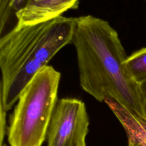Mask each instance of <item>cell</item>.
<instances>
[{"instance_id": "obj_1", "label": "cell", "mask_w": 146, "mask_h": 146, "mask_svg": "<svg viewBox=\"0 0 146 146\" xmlns=\"http://www.w3.org/2000/svg\"><path fill=\"white\" fill-rule=\"evenodd\" d=\"M72 43L83 90L99 102L113 100L144 119L140 84L125 64L128 56L110 23L90 15L75 18Z\"/></svg>"}, {"instance_id": "obj_5", "label": "cell", "mask_w": 146, "mask_h": 146, "mask_svg": "<svg viewBox=\"0 0 146 146\" xmlns=\"http://www.w3.org/2000/svg\"><path fill=\"white\" fill-rule=\"evenodd\" d=\"M79 0H27L18 11L16 26L33 25L58 18L68 10L78 7Z\"/></svg>"}, {"instance_id": "obj_11", "label": "cell", "mask_w": 146, "mask_h": 146, "mask_svg": "<svg viewBox=\"0 0 146 146\" xmlns=\"http://www.w3.org/2000/svg\"><path fill=\"white\" fill-rule=\"evenodd\" d=\"M128 139V146H143L133 139Z\"/></svg>"}, {"instance_id": "obj_9", "label": "cell", "mask_w": 146, "mask_h": 146, "mask_svg": "<svg viewBox=\"0 0 146 146\" xmlns=\"http://www.w3.org/2000/svg\"><path fill=\"white\" fill-rule=\"evenodd\" d=\"M5 115L6 110L2 104H1V146H3V139L5 126Z\"/></svg>"}, {"instance_id": "obj_4", "label": "cell", "mask_w": 146, "mask_h": 146, "mask_svg": "<svg viewBox=\"0 0 146 146\" xmlns=\"http://www.w3.org/2000/svg\"><path fill=\"white\" fill-rule=\"evenodd\" d=\"M89 119L84 103L75 98L57 101L48 125L47 146H86Z\"/></svg>"}, {"instance_id": "obj_3", "label": "cell", "mask_w": 146, "mask_h": 146, "mask_svg": "<svg viewBox=\"0 0 146 146\" xmlns=\"http://www.w3.org/2000/svg\"><path fill=\"white\" fill-rule=\"evenodd\" d=\"M60 73L51 66L39 70L20 94L11 116L10 146H42L57 103Z\"/></svg>"}, {"instance_id": "obj_2", "label": "cell", "mask_w": 146, "mask_h": 146, "mask_svg": "<svg viewBox=\"0 0 146 146\" xmlns=\"http://www.w3.org/2000/svg\"><path fill=\"white\" fill-rule=\"evenodd\" d=\"M75 18L60 16L15 27L0 39L1 104L7 111L35 75L63 47L71 43Z\"/></svg>"}, {"instance_id": "obj_10", "label": "cell", "mask_w": 146, "mask_h": 146, "mask_svg": "<svg viewBox=\"0 0 146 146\" xmlns=\"http://www.w3.org/2000/svg\"><path fill=\"white\" fill-rule=\"evenodd\" d=\"M143 100V112L144 119L146 120V81L140 84Z\"/></svg>"}, {"instance_id": "obj_12", "label": "cell", "mask_w": 146, "mask_h": 146, "mask_svg": "<svg viewBox=\"0 0 146 146\" xmlns=\"http://www.w3.org/2000/svg\"><path fill=\"white\" fill-rule=\"evenodd\" d=\"M144 1H145V3H146V0H144Z\"/></svg>"}, {"instance_id": "obj_8", "label": "cell", "mask_w": 146, "mask_h": 146, "mask_svg": "<svg viewBox=\"0 0 146 146\" xmlns=\"http://www.w3.org/2000/svg\"><path fill=\"white\" fill-rule=\"evenodd\" d=\"M27 0H0V33L5 29L11 17L21 10Z\"/></svg>"}, {"instance_id": "obj_6", "label": "cell", "mask_w": 146, "mask_h": 146, "mask_svg": "<svg viewBox=\"0 0 146 146\" xmlns=\"http://www.w3.org/2000/svg\"><path fill=\"white\" fill-rule=\"evenodd\" d=\"M117 116L124 129L128 139H131L146 146V120L113 100L104 101Z\"/></svg>"}, {"instance_id": "obj_7", "label": "cell", "mask_w": 146, "mask_h": 146, "mask_svg": "<svg viewBox=\"0 0 146 146\" xmlns=\"http://www.w3.org/2000/svg\"><path fill=\"white\" fill-rule=\"evenodd\" d=\"M125 64L136 83L140 84L146 81V47L128 56Z\"/></svg>"}]
</instances>
